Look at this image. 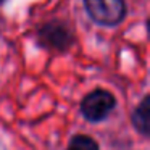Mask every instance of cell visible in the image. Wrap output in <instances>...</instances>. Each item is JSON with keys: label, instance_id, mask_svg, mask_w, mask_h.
I'll list each match as a JSON object with an SVG mask.
<instances>
[{"label": "cell", "instance_id": "5", "mask_svg": "<svg viewBox=\"0 0 150 150\" xmlns=\"http://www.w3.org/2000/svg\"><path fill=\"white\" fill-rule=\"evenodd\" d=\"M66 150H100V149H98V144L92 137L78 134L69 140V145Z\"/></svg>", "mask_w": 150, "mask_h": 150}, {"label": "cell", "instance_id": "6", "mask_svg": "<svg viewBox=\"0 0 150 150\" xmlns=\"http://www.w3.org/2000/svg\"><path fill=\"white\" fill-rule=\"evenodd\" d=\"M4 2H5V0H0V5H2V4H4Z\"/></svg>", "mask_w": 150, "mask_h": 150}, {"label": "cell", "instance_id": "2", "mask_svg": "<svg viewBox=\"0 0 150 150\" xmlns=\"http://www.w3.org/2000/svg\"><path fill=\"white\" fill-rule=\"evenodd\" d=\"M116 105V98L111 92L105 89H95L87 94L81 102V113L91 123L102 121L113 111Z\"/></svg>", "mask_w": 150, "mask_h": 150}, {"label": "cell", "instance_id": "3", "mask_svg": "<svg viewBox=\"0 0 150 150\" xmlns=\"http://www.w3.org/2000/svg\"><path fill=\"white\" fill-rule=\"evenodd\" d=\"M37 42L44 49L63 50L69 49L73 44V33L62 21H49L37 31Z\"/></svg>", "mask_w": 150, "mask_h": 150}, {"label": "cell", "instance_id": "1", "mask_svg": "<svg viewBox=\"0 0 150 150\" xmlns=\"http://www.w3.org/2000/svg\"><path fill=\"white\" fill-rule=\"evenodd\" d=\"M87 15L100 26H118L126 16L124 0H84Z\"/></svg>", "mask_w": 150, "mask_h": 150}, {"label": "cell", "instance_id": "4", "mask_svg": "<svg viewBox=\"0 0 150 150\" xmlns=\"http://www.w3.org/2000/svg\"><path fill=\"white\" fill-rule=\"evenodd\" d=\"M132 126L137 129V132H140L142 136H149L150 132V95L140 100V103L137 105V108L132 111Z\"/></svg>", "mask_w": 150, "mask_h": 150}]
</instances>
